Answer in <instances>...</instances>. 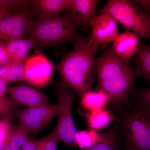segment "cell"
Returning a JSON list of instances; mask_svg holds the SVG:
<instances>
[{
	"mask_svg": "<svg viewBox=\"0 0 150 150\" xmlns=\"http://www.w3.org/2000/svg\"><path fill=\"white\" fill-rule=\"evenodd\" d=\"M103 48L102 55L95 58L97 88L107 94L110 107L116 112L129 100L138 75L129 62L114 54L111 46Z\"/></svg>",
	"mask_w": 150,
	"mask_h": 150,
	"instance_id": "6da1fadb",
	"label": "cell"
},
{
	"mask_svg": "<svg viewBox=\"0 0 150 150\" xmlns=\"http://www.w3.org/2000/svg\"><path fill=\"white\" fill-rule=\"evenodd\" d=\"M95 48L86 38L81 37L71 51L66 53L55 69L62 81L80 96L91 90L96 76Z\"/></svg>",
	"mask_w": 150,
	"mask_h": 150,
	"instance_id": "7a4b0ae2",
	"label": "cell"
},
{
	"mask_svg": "<svg viewBox=\"0 0 150 150\" xmlns=\"http://www.w3.org/2000/svg\"><path fill=\"white\" fill-rule=\"evenodd\" d=\"M126 150H150V113L130 99L116 112Z\"/></svg>",
	"mask_w": 150,
	"mask_h": 150,
	"instance_id": "3957f363",
	"label": "cell"
},
{
	"mask_svg": "<svg viewBox=\"0 0 150 150\" xmlns=\"http://www.w3.org/2000/svg\"><path fill=\"white\" fill-rule=\"evenodd\" d=\"M71 10L62 16L50 19L37 18L33 23L26 38L34 43L35 49L75 43L81 36L77 31Z\"/></svg>",
	"mask_w": 150,
	"mask_h": 150,
	"instance_id": "277c9868",
	"label": "cell"
},
{
	"mask_svg": "<svg viewBox=\"0 0 150 150\" xmlns=\"http://www.w3.org/2000/svg\"><path fill=\"white\" fill-rule=\"evenodd\" d=\"M106 14L125 28L145 39H150V16L134 1L108 0L97 14Z\"/></svg>",
	"mask_w": 150,
	"mask_h": 150,
	"instance_id": "5b68a950",
	"label": "cell"
},
{
	"mask_svg": "<svg viewBox=\"0 0 150 150\" xmlns=\"http://www.w3.org/2000/svg\"><path fill=\"white\" fill-rule=\"evenodd\" d=\"M59 105L58 123L55 130L60 141L69 147L76 146L75 137L77 132L72 115V106L77 94L63 81H60L55 88Z\"/></svg>",
	"mask_w": 150,
	"mask_h": 150,
	"instance_id": "8992f818",
	"label": "cell"
},
{
	"mask_svg": "<svg viewBox=\"0 0 150 150\" xmlns=\"http://www.w3.org/2000/svg\"><path fill=\"white\" fill-rule=\"evenodd\" d=\"M35 16L32 6H30L0 19V40L8 42L26 36Z\"/></svg>",
	"mask_w": 150,
	"mask_h": 150,
	"instance_id": "52a82bcc",
	"label": "cell"
},
{
	"mask_svg": "<svg viewBox=\"0 0 150 150\" xmlns=\"http://www.w3.org/2000/svg\"><path fill=\"white\" fill-rule=\"evenodd\" d=\"M55 65L44 54L30 56L24 63V81L38 88H44L52 79Z\"/></svg>",
	"mask_w": 150,
	"mask_h": 150,
	"instance_id": "ba28073f",
	"label": "cell"
},
{
	"mask_svg": "<svg viewBox=\"0 0 150 150\" xmlns=\"http://www.w3.org/2000/svg\"><path fill=\"white\" fill-rule=\"evenodd\" d=\"M58 104L27 108L17 113L18 123L27 129L29 133L36 134L58 116Z\"/></svg>",
	"mask_w": 150,
	"mask_h": 150,
	"instance_id": "9c48e42d",
	"label": "cell"
},
{
	"mask_svg": "<svg viewBox=\"0 0 150 150\" xmlns=\"http://www.w3.org/2000/svg\"><path fill=\"white\" fill-rule=\"evenodd\" d=\"M90 26L92 32L89 42L96 48L113 42L119 33L117 22L106 14H97Z\"/></svg>",
	"mask_w": 150,
	"mask_h": 150,
	"instance_id": "30bf717a",
	"label": "cell"
},
{
	"mask_svg": "<svg viewBox=\"0 0 150 150\" xmlns=\"http://www.w3.org/2000/svg\"><path fill=\"white\" fill-rule=\"evenodd\" d=\"M7 93L9 98L18 105L33 108L50 105L49 95L24 84L8 88Z\"/></svg>",
	"mask_w": 150,
	"mask_h": 150,
	"instance_id": "8fae6325",
	"label": "cell"
},
{
	"mask_svg": "<svg viewBox=\"0 0 150 150\" xmlns=\"http://www.w3.org/2000/svg\"><path fill=\"white\" fill-rule=\"evenodd\" d=\"M73 0H33L31 6L37 18H56L70 10Z\"/></svg>",
	"mask_w": 150,
	"mask_h": 150,
	"instance_id": "7c38bea8",
	"label": "cell"
},
{
	"mask_svg": "<svg viewBox=\"0 0 150 150\" xmlns=\"http://www.w3.org/2000/svg\"><path fill=\"white\" fill-rule=\"evenodd\" d=\"M140 38L138 34L129 30L119 33L112 42L111 47L113 52L120 59L129 62L138 51Z\"/></svg>",
	"mask_w": 150,
	"mask_h": 150,
	"instance_id": "4fadbf2b",
	"label": "cell"
},
{
	"mask_svg": "<svg viewBox=\"0 0 150 150\" xmlns=\"http://www.w3.org/2000/svg\"><path fill=\"white\" fill-rule=\"evenodd\" d=\"M97 0H73L71 9L72 17L77 27L90 26L96 16Z\"/></svg>",
	"mask_w": 150,
	"mask_h": 150,
	"instance_id": "5bb4252c",
	"label": "cell"
},
{
	"mask_svg": "<svg viewBox=\"0 0 150 150\" xmlns=\"http://www.w3.org/2000/svg\"><path fill=\"white\" fill-rule=\"evenodd\" d=\"M81 106L88 112L105 109L110 98L102 90H90L81 96Z\"/></svg>",
	"mask_w": 150,
	"mask_h": 150,
	"instance_id": "9a60e30c",
	"label": "cell"
},
{
	"mask_svg": "<svg viewBox=\"0 0 150 150\" xmlns=\"http://www.w3.org/2000/svg\"><path fill=\"white\" fill-rule=\"evenodd\" d=\"M6 45L10 62L16 63H24L30 51L35 48L34 43L27 38L11 40Z\"/></svg>",
	"mask_w": 150,
	"mask_h": 150,
	"instance_id": "2e32d148",
	"label": "cell"
},
{
	"mask_svg": "<svg viewBox=\"0 0 150 150\" xmlns=\"http://www.w3.org/2000/svg\"><path fill=\"white\" fill-rule=\"evenodd\" d=\"M116 117L114 112L105 108L88 112L86 115L87 125L88 129L99 132L112 125Z\"/></svg>",
	"mask_w": 150,
	"mask_h": 150,
	"instance_id": "e0dca14e",
	"label": "cell"
},
{
	"mask_svg": "<svg viewBox=\"0 0 150 150\" xmlns=\"http://www.w3.org/2000/svg\"><path fill=\"white\" fill-rule=\"evenodd\" d=\"M103 134L102 139L91 147L83 150H119L122 141L121 131L115 121Z\"/></svg>",
	"mask_w": 150,
	"mask_h": 150,
	"instance_id": "ac0fdd59",
	"label": "cell"
},
{
	"mask_svg": "<svg viewBox=\"0 0 150 150\" xmlns=\"http://www.w3.org/2000/svg\"><path fill=\"white\" fill-rule=\"evenodd\" d=\"M134 59L135 70L138 76L142 77L150 83V44L139 43Z\"/></svg>",
	"mask_w": 150,
	"mask_h": 150,
	"instance_id": "d6986e66",
	"label": "cell"
},
{
	"mask_svg": "<svg viewBox=\"0 0 150 150\" xmlns=\"http://www.w3.org/2000/svg\"><path fill=\"white\" fill-rule=\"evenodd\" d=\"M29 132L18 123L13 125L6 139V145L4 150H22L29 139Z\"/></svg>",
	"mask_w": 150,
	"mask_h": 150,
	"instance_id": "ffe728a7",
	"label": "cell"
},
{
	"mask_svg": "<svg viewBox=\"0 0 150 150\" xmlns=\"http://www.w3.org/2000/svg\"><path fill=\"white\" fill-rule=\"evenodd\" d=\"M0 77L8 83L24 81V63L9 62L0 66Z\"/></svg>",
	"mask_w": 150,
	"mask_h": 150,
	"instance_id": "44dd1931",
	"label": "cell"
},
{
	"mask_svg": "<svg viewBox=\"0 0 150 150\" xmlns=\"http://www.w3.org/2000/svg\"><path fill=\"white\" fill-rule=\"evenodd\" d=\"M102 137L103 134L94 130L78 131L75 137L76 146L80 150L86 149L98 143Z\"/></svg>",
	"mask_w": 150,
	"mask_h": 150,
	"instance_id": "7402d4cb",
	"label": "cell"
},
{
	"mask_svg": "<svg viewBox=\"0 0 150 150\" xmlns=\"http://www.w3.org/2000/svg\"><path fill=\"white\" fill-rule=\"evenodd\" d=\"M129 99L150 113V87L133 88Z\"/></svg>",
	"mask_w": 150,
	"mask_h": 150,
	"instance_id": "603a6c76",
	"label": "cell"
},
{
	"mask_svg": "<svg viewBox=\"0 0 150 150\" xmlns=\"http://www.w3.org/2000/svg\"><path fill=\"white\" fill-rule=\"evenodd\" d=\"M59 136L55 129L51 133L41 139H37V150H57L59 142Z\"/></svg>",
	"mask_w": 150,
	"mask_h": 150,
	"instance_id": "cb8c5ba5",
	"label": "cell"
},
{
	"mask_svg": "<svg viewBox=\"0 0 150 150\" xmlns=\"http://www.w3.org/2000/svg\"><path fill=\"white\" fill-rule=\"evenodd\" d=\"M14 116L12 110L0 119V142L6 139L12 126V121Z\"/></svg>",
	"mask_w": 150,
	"mask_h": 150,
	"instance_id": "d4e9b609",
	"label": "cell"
},
{
	"mask_svg": "<svg viewBox=\"0 0 150 150\" xmlns=\"http://www.w3.org/2000/svg\"><path fill=\"white\" fill-rule=\"evenodd\" d=\"M33 0H0V8H23L31 6Z\"/></svg>",
	"mask_w": 150,
	"mask_h": 150,
	"instance_id": "484cf974",
	"label": "cell"
},
{
	"mask_svg": "<svg viewBox=\"0 0 150 150\" xmlns=\"http://www.w3.org/2000/svg\"><path fill=\"white\" fill-rule=\"evenodd\" d=\"M17 105H18L5 95L0 97V115L3 116L6 115Z\"/></svg>",
	"mask_w": 150,
	"mask_h": 150,
	"instance_id": "4316f807",
	"label": "cell"
},
{
	"mask_svg": "<svg viewBox=\"0 0 150 150\" xmlns=\"http://www.w3.org/2000/svg\"><path fill=\"white\" fill-rule=\"evenodd\" d=\"M10 62L6 45L0 40V66H2Z\"/></svg>",
	"mask_w": 150,
	"mask_h": 150,
	"instance_id": "83f0119b",
	"label": "cell"
},
{
	"mask_svg": "<svg viewBox=\"0 0 150 150\" xmlns=\"http://www.w3.org/2000/svg\"><path fill=\"white\" fill-rule=\"evenodd\" d=\"M138 5L150 16V0L134 1Z\"/></svg>",
	"mask_w": 150,
	"mask_h": 150,
	"instance_id": "f1b7e54d",
	"label": "cell"
},
{
	"mask_svg": "<svg viewBox=\"0 0 150 150\" xmlns=\"http://www.w3.org/2000/svg\"><path fill=\"white\" fill-rule=\"evenodd\" d=\"M37 140L30 139L22 150H37Z\"/></svg>",
	"mask_w": 150,
	"mask_h": 150,
	"instance_id": "f546056e",
	"label": "cell"
},
{
	"mask_svg": "<svg viewBox=\"0 0 150 150\" xmlns=\"http://www.w3.org/2000/svg\"><path fill=\"white\" fill-rule=\"evenodd\" d=\"M8 88V83L0 77V97L5 96Z\"/></svg>",
	"mask_w": 150,
	"mask_h": 150,
	"instance_id": "4dcf8cb0",
	"label": "cell"
},
{
	"mask_svg": "<svg viewBox=\"0 0 150 150\" xmlns=\"http://www.w3.org/2000/svg\"><path fill=\"white\" fill-rule=\"evenodd\" d=\"M10 10L6 8H0V19L12 14Z\"/></svg>",
	"mask_w": 150,
	"mask_h": 150,
	"instance_id": "1f68e13d",
	"label": "cell"
}]
</instances>
